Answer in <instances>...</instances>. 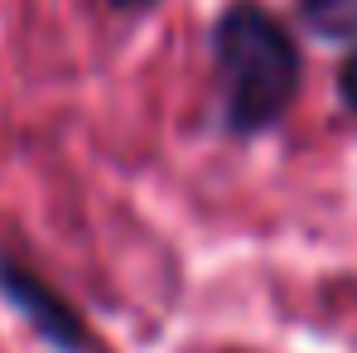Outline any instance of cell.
Segmentation results:
<instances>
[{"label":"cell","instance_id":"1","mask_svg":"<svg viewBox=\"0 0 357 353\" xmlns=\"http://www.w3.org/2000/svg\"><path fill=\"white\" fill-rule=\"evenodd\" d=\"M213 63L222 92V126L232 136H261L280 126L304 82L295 34L256 0H232L213 24Z\"/></svg>","mask_w":357,"mask_h":353},{"label":"cell","instance_id":"2","mask_svg":"<svg viewBox=\"0 0 357 353\" xmlns=\"http://www.w3.org/2000/svg\"><path fill=\"white\" fill-rule=\"evenodd\" d=\"M0 295L24 315V324L59 353H107V344L87 329V319L63 300L44 276L20 266L15 257H0Z\"/></svg>","mask_w":357,"mask_h":353},{"label":"cell","instance_id":"3","mask_svg":"<svg viewBox=\"0 0 357 353\" xmlns=\"http://www.w3.org/2000/svg\"><path fill=\"white\" fill-rule=\"evenodd\" d=\"M299 15L328 44H353L357 39V0H299Z\"/></svg>","mask_w":357,"mask_h":353},{"label":"cell","instance_id":"4","mask_svg":"<svg viewBox=\"0 0 357 353\" xmlns=\"http://www.w3.org/2000/svg\"><path fill=\"white\" fill-rule=\"evenodd\" d=\"M338 97H343V107L357 117V49H353V59L338 68Z\"/></svg>","mask_w":357,"mask_h":353},{"label":"cell","instance_id":"5","mask_svg":"<svg viewBox=\"0 0 357 353\" xmlns=\"http://www.w3.org/2000/svg\"><path fill=\"white\" fill-rule=\"evenodd\" d=\"M107 5H116V10H145V5H155V0H107Z\"/></svg>","mask_w":357,"mask_h":353}]
</instances>
